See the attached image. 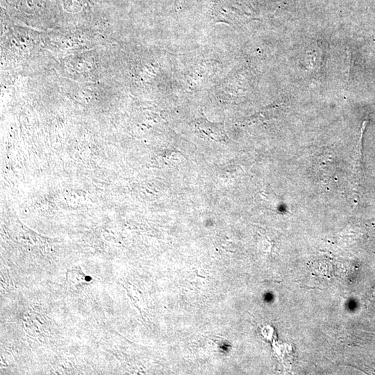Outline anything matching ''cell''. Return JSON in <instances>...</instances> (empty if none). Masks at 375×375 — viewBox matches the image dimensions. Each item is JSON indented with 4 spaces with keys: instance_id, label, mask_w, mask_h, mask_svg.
Returning <instances> with one entry per match:
<instances>
[{
    "instance_id": "cell-1",
    "label": "cell",
    "mask_w": 375,
    "mask_h": 375,
    "mask_svg": "<svg viewBox=\"0 0 375 375\" xmlns=\"http://www.w3.org/2000/svg\"><path fill=\"white\" fill-rule=\"evenodd\" d=\"M177 2H178V0H176L175 3H177Z\"/></svg>"
}]
</instances>
